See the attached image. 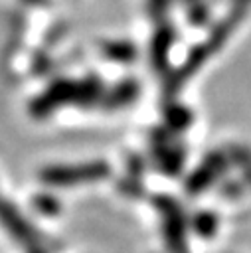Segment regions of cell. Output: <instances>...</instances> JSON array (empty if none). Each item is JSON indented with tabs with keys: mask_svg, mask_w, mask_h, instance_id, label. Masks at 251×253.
I'll use <instances>...</instances> for the list:
<instances>
[{
	"mask_svg": "<svg viewBox=\"0 0 251 253\" xmlns=\"http://www.w3.org/2000/svg\"><path fill=\"white\" fill-rule=\"evenodd\" d=\"M103 93L101 81L97 77H87L81 81H69L61 79L51 83L45 91H42L32 103H30V113L34 117H47L51 115L57 107L77 103V105H87L99 99Z\"/></svg>",
	"mask_w": 251,
	"mask_h": 253,
	"instance_id": "6da1fadb",
	"label": "cell"
},
{
	"mask_svg": "<svg viewBox=\"0 0 251 253\" xmlns=\"http://www.w3.org/2000/svg\"><path fill=\"white\" fill-rule=\"evenodd\" d=\"M111 174V168L103 160L79 162V164H51L40 170V180L47 186H75L87 182H101Z\"/></svg>",
	"mask_w": 251,
	"mask_h": 253,
	"instance_id": "7a4b0ae2",
	"label": "cell"
},
{
	"mask_svg": "<svg viewBox=\"0 0 251 253\" xmlns=\"http://www.w3.org/2000/svg\"><path fill=\"white\" fill-rule=\"evenodd\" d=\"M0 225L16 243L26 247L28 251L42 249V237L38 229L20 213V210L14 204H10L4 198H0Z\"/></svg>",
	"mask_w": 251,
	"mask_h": 253,
	"instance_id": "3957f363",
	"label": "cell"
},
{
	"mask_svg": "<svg viewBox=\"0 0 251 253\" xmlns=\"http://www.w3.org/2000/svg\"><path fill=\"white\" fill-rule=\"evenodd\" d=\"M136 93V85L130 81H123L119 83L109 95H107V105L111 107H123L125 103H128Z\"/></svg>",
	"mask_w": 251,
	"mask_h": 253,
	"instance_id": "277c9868",
	"label": "cell"
},
{
	"mask_svg": "<svg viewBox=\"0 0 251 253\" xmlns=\"http://www.w3.org/2000/svg\"><path fill=\"white\" fill-rule=\"evenodd\" d=\"M105 55L111 57V59H117V61H126L134 55V49L130 43H125V42H115V43H107L103 47Z\"/></svg>",
	"mask_w": 251,
	"mask_h": 253,
	"instance_id": "5b68a950",
	"label": "cell"
},
{
	"mask_svg": "<svg viewBox=\"0 0 251 253\" xmlns=\"http://www.w3.org/2000/svg\"><path fill=\"white\" fill-rule=\"evenodd\" d=\"M34 204H36V208H38L42 213H53V211H57V202H55L51 196H47V194L36 196Z\"/></svg>",
	"mask_w": 251,
	"mask_h": 253,
	"instance_id": "8992f818",
	"label": "cell"
},
{
	"mask_svg": "<svg viewBox=\"0 0 251 253\" xmlns=\"http://www.w3.org/2000/svg\"><path fill=\"white\" fill-rule=\"evenodd\" d=\"M26 2H30V4H43L45 0H26Z\"/></svg>",
	"mask_w": 251,
	"mask_h": 253,
	"instance_id": "52a82bcc",
	"label": "cell"
}]
</instances>
